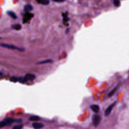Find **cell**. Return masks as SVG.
I'll return each mask as SVG.
<instances>
[{"mask_svg":"<svg viewBox=\"0 0 129 129\" xmlns=\"http://www.w3.org/2000/svg\"><path fill=\"white\" fill-rule=\"evenodd\" d=\"M20 122L21 120H16L12 118H6L3 121L0 122V129H1L6 126H9L12 124L14 122Z\"/></svg>","mask_w":129,"mask_h":129,"instance_id":"6da1fadb","label":"cell"},{"mask_svg":"<svg viewBox=\"0 0 129 129\" xmlns=\"http://www.w3.org/2000/svg\"><path fill=\"white\" fill-rule=\"evenodd\" d=\"M0 46L2 47H3V48H8V49L18 50H19V51H21V52H23L25 50L24 48H23L17 47H16L15 46H13V45L9 44H7V43H1L0 44Z\"/></svg>","mask_w":129,"mask_h":129,"instance_id":"7a4b0ae2","label":"cell"},{"mask_svg":"<svg viewBox=\"0 0 129 129\" xmlns=\"http://www.w3.org/2000/svg\"><path fill=\"white\" fill-rule=\"evenodd\" d=\"M101 121V117L99 115L97 114H95L92 116V124L95 127H97L100 122Z\"/></svg>","mask_w":129,"mask_h":129,"instance_id":"3957f363","label":"cell"},{"mask_svg":"<svg viewBox=\"0 0 129 129\" xmlns=\"http://www.w3.org/2000/svg\"><path fill=\"white\" fill-rule=\"evenodd\" d=\"M116 103V102H115L108 106V108L106 109L104 112V115L105 116H109L112 110H113V108L115 107V105Z\"/></svg>","mask_w":129,"mask_h":129,"instance_id":"277c9868","label":"cell"},{"mask_svg":"<svg viewBox=\"0 0 129 129\" xmlns=\"http://www.w3.org/2000/svg\"><path fill=\"white\" fill-rule=\"evenodd\" d=\"M33 14L31 13H26L23 17V23H27V22H28L30 20H31V19L33 17Z\"/></svg>","mask_w":129,"mask_h":129,"instance_id":"5b68a950","label":"cell"},{"mask_svg":"<svg viewBox=\"0 0 129 129\" xmlns=\"http://www.w3.org/2000/svg\"><path fill=\"white\" fill-rule=\"evenodd\" d=\"M24 77V79H25L26 82L29 81H32L33 80H34L36 78V76L34 74H30V73L26 74Z\"/></svg>","mask_w":129,"mask_h":129,"instance_id":"8992f818","label":"cell"},{"mask_svg":"<svg viewBox=\"0 0 129 129\" xmlns=\"http://www.w3.org/2000/svg\"><path fill=\"white\" fill-rule=\"evenodd\" d=\"M120 86V83H119L118 84H117V85L115 86L113 89L111 90L109 93L108 95V97H111L112 96H113V95L115 94V93L116 92V91L118 90V89L119 88V87Z\"/></svg>","mask_w":129,"mask_h":129,"instance_id":"52a82bcc","label":"cell"},{"mask_svg":"<svg viewBox=\"0 0 129 129\" xmlns=\"http://www.w3.org/2000/svg\"><path fill=\"white\" fill-rule=\"evenodd\" d=\"M33 10V6L30 4L25 5L24 7V10L26 13H30L31 11Z\"/></svg>","mask_w":129,"mask_h":129,"instance_id":"ba28073f","label":"cell"},{"mask_svg":"<svg viewBox=\"0 0 129 129\" xmlns=\"http://www.w3.org/2000/svg\"><path fill=\"white\" fill-rule=\"evenodd\" d=\"M32 126L34 129H41L43 127L44 125L40 122H34L32 124Z\"/></svg>","mask_w":129,"mask_h":129,"instance_id":"9c48e42d","label":"cell"},{"mask_svg":"<svg viewBox=\"0 0 129 129\" xmlns=\"http://www.w3.org/2000/svg\"><path fill=\"white\" fill-rule=\"evenodd\" d=\"M90 108L92 111H93L94 112H95V113H98L100 110L99 106L97 104H93L91 105Z\"/></svg>","mask_w":129,"mask_h":129,"instance_id":"30bf717a","label":"cell"},{"mask_svg":"<svg viewBox=\"0 0 129 129\" xmlns=\"http://www.w3.org/2000/svg\"><path fill=\"white\" fill-rule=\"evenodd\" d=\"M11 27L13 29L15 30H20L22 28V26L20 24H14L11 26Z\"/></svg>","mask_w":129,"mask_h":129,"instance_id":"8fae6325","label":"cell"},{"mask_svg":"<svg viewBox=\"0 0 129 129\" xmlns=\"http://www.w3.org/2000/svg\"><path fill=\"white\" fill-rule=\"evenodd\" d=\"M7 14L10 16L11 18L14 19H16L17 18V16L16 14L14 12H13V11H9L7 12Z\"/></svg>","mask_w":129,"mask_h":129,"instance_id":"7c38bea8","label":"cell"},{"mask_svg":"<svg viewBox=\"0 0 129 129\" xmlns=\"http://www.w3.org/2000/svg\"><path fill=\"white\" fill-rule=\"evenodd\" d=\"M37 3L43 5H48L49 4L50 1L48 0H40V1H36Z\"/></svg>","mask_w":129,"mask_h":129,"instance_id":"4fadbf2b","label":"cell"},{"mask_svg":"<svg viewBox=\"0 0 129 129\" xmlns=\"http://www.w3.org/2000/svg\"><path fill=\"white\" fill-rule=\"evenodd\" d=\"M53 62V61L51 59H48L46 60H43L37 63V64H47V63H52Z\"/></svg>","mask_w":129,"mask_h":129,"instance_id":"5bb4252c","label":"cell"},{"mask_svg":"<svg viewBox=\"0 0 129 129\" xmlns=\"http://www.w3.org/2000/svg\"><path fill=\"white\" fill-rule=\"evenodd\" d=\"M40 120V117L36 115H32L29 117V120L30 121H37Z\"/></svg>","mask_w":129,"mask_h":129,"instance_id":"9a60e30c","label":"cell"},{"mask_svg":"<svg viewBox=\"0 0 129 129\" xmlns=\"http://www.w3.org/2000/svg\"><path fill=\"white\" fill-rule=\"evenodd\" d=\"M114 5L116 7H119L121 5V2L120 1H119V0H114Z\"/></svg>","mask_w":129,"mask_h":129,"instance_id":"2e32d148","label":"cell"},{"mask_svg":"<svg viewBox=\"0 0 129 129\" xmlns=\"http://www.w3.org/2000/svg\"><path fill=\"white\" fill-rule=\"evenodd\" d=\"M69 20V18L68 17V13H64L63 14V20L65 21V23L66 22H68Z\"/></svg>","mask_w":129,"mask_h":129,"instance_id":"e0dca14e","label":"cell"},{"mask_svg":"<svg viewBox=\"0 0 129 129\" xmlns=\"http://www.w3.org/2000/svg\"><path fill=\"white\" fill-rule=\"evenodd\" d=\"M23 128V125H16L13 128V129H22Z\"/></svg>","mask_w":129,"mask_h":129,"instance_id":"ac0fdd59","label":"cell"},{"mask_svg":"<svg viewBox=\"0 0 129 129\" xmlns=\"http://www.w3.org/2000/svg\"><path fill=\"white\" fill-rule=\"evenodd\" d=\"M54 2H55V3H62V2H64V0H63V1H61H61H53Z\"/></svg>","mask_w":129,"mask_h":129,"instance_id":"d6986e66","label":"cell"}]
</instances>
